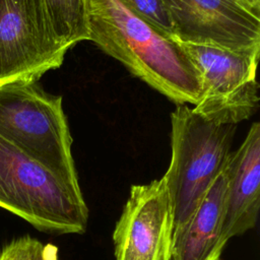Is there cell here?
<instances>
[{
	"label": "cell",
	"mask_w": 260,
	"mask_h": 260,
	"mask_svg": "<svg viewBox=\"0 0 260 260\" xmlns=\"http://www.w3.org/2000/svg\"><path fill=\"white\" fill-rule=\"evenodd\" d=\"M200 77V99L193 111L223 125H237L258 109L256 69L260 53L232 51L214 45L179 42Z\"/></svg>",
	"instance_id": "obj_5"
},
{
	"label": "cell",
	"mask_w": 260,
	"mask_h": 260,
	"mask_svg": "<svg viewBox=\"0 0 260 260\" xmlns=\"http://www.w3.org/2000/svg\"><path fill=\"white\" fill-rule=\"evenodd\" d=\"M173 236V203L164 176L132 185L112 235L115 260H171Z\"/></svg>",
	"instance_id": "obj_8"
},
{
	"label": "cell",
	"mask_w": 260,
	"mask_h": 260,
	"mask_svg": "<svg viewBox=\"0 0 260 260\" xmlns=\"http://www.w3.org/2000/svg\"><path fill=\"white\" fill-rule=\"evenodd\" d=\"M224 168L187 223L173 236L171 260H221L224 235Z\"/></svg>",
	"instance_id": "obj_10"
},
{
	"label": "cell",
	"mask_w": 260,
	"mask_h": 260,
	"mask_svg": "<svg viewBox=\"0 0 260 260\" xmlns=\"http://www.w3.org/2000/svg\"><path fill=\"white\" fill-rule=\"evenodd\" d=\"M171 121L172 157L164 178L173 203L175 234L223 170L237 125L208 121L186 104L176 107Z\"/></svg>",
	"instance_id": "obj_3"
},
{
	"label": "cell",
	"mask_w": 260,
	"mask_h": 260,
	"mask_svg": "<svg viewBox=\"0 0 260 260\" xmlns=\"http://www.w3.org/2000/svg\"><path fill=\"white\" fill-rule=\"evenodd\" d=\"M0 207L48 234L82 235L88 225L85 200L1 136Z\"/></svg>",
	"instance_id": "obj_4"
},
{
	"label": "cell",
	"mask_w": 260,
	"mask_h": 260,
	"mask_svg": "<svg viewBox=\"0 0 260 260\" xmlns=\"http://www.w3.org/2000/svg\"><path fill=\"white\" fill-rule=\"evenodd\" d=\"M131 12L162 35L175 38L169 12L161 0H120Z\"/></svg>",
	"instance_id": "obj_13"
},
{
	"label": "cell",
	"mask_w": 260,
	"mask_h": 260,
	"mask_svg": "<svg viewBox=\"0 0 260 260\" xmlns=\"http://www.w3.org/2000/svg\"><path fill=\"white\" fill-rule=\"evenodd\" d=\"M88 40L177 105H196L198 71L182 45L131 12L120 0H86Z\"/></svg>",
	"instance_id": "obj_1"
},
{
	"label": "cell",
	"mask_w": 260,
	"mask_h": 260,
	"mask_svg": "<svg viewBox=\"0 0 260 260\" xmlns=\"http://www.w3.org/2000/svg\"><path fill=\"white\" fill-rule=\"evenodd\" d=\"M175 40L260 53V6L249 0H161Z\"/></svg>",
	"instance_id": "obj_7"
},
{
	"label": "cell",
	"mask_w": 260,
	"mask_h": 260,
	"mask_svg": "<svg viewBox=\"0 0 260 260\" xmlns=\"http://www.w3.org/2000/svg\"><path fill=\"white\" fill-rule=\"evenodd\" d=\"M0 136L84 199L61 95L48 93L37 82L0 87Z\"/></svg>",
	"instance_id": "obj_2"
},
{
	"label": "cell",
	"mask_w": 260,
	"mask_h": 260,
	"mask_svg": "<svg viewBox=\"0 0 260 260\" xmlns=\"http://www.w3.org/2000/svg\"><path fill=\"white\" fill-rule=\"evenodd\" d=\"M0 260H61L53 243H44L29 235L15 238L0 250Z\"/></svg>",
	"instance_id": "obj_12"
},
{
	"label": "cell",
	"mask_w": 260,
	"mask_h": 260,
	"mask_svg": "<svg viewBox=\"0 0 260 260\" xmlns=\"http://www.w3.org/2000/svg\"><path fill=\"white\" fill-rule=\"evenodd\" d=\"M224 235L230 241L253 230L260 208V124L250 127L224 166Z\"/></svg>",
	"instance_id": "obj_9"
},
{
	"label": "cell",
	"mask_w": 260,
	"mask_h": 260,
	"mask_svg": "<svg viewBox=\"0 0 260 260\" xmlns=\"http://www.w3.org/2000/svg\"><path fill=\"white\" fill-rule=\"evenodd\" d=\"M67 50L44 0H0V87L37 82L62 65Z\"/></svg>",
	"instance_id": "obj_6"
},
{
	"label": "cell",
	"mask_w": 260,
	"mask_h": 260,
	"mask_svg": "<svg viewBox=\"0 0 260 260\" xmlns=\"http://www.w3.org/2000/svg\"><path fill=\"white\" fill-rule=\"evenodd\" d=\"M59 42L67 49L88 40L86 0H44Z\"/></svg>",
	"instance_id": "obj_11"
},
{
	"label": "cell",
	"mask_w": 260,
	"mask_h": 260,
	"mask_svg": "<svg viewBox=\"0 0 260 260\" xmlns=\"http://www.w3.org/2000/svg\"><path fill=\"white\" fill-rule=\"evenodd\" d=\"M250 2H252L253 4H255V5H258V6H260V0H249Z\"/></svg>",
	"instance_id": "obj_14"
}]
</instances>
